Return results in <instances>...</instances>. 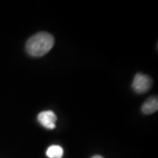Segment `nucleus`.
Wrapping results in <instances>:
<instances>
[{
  "mask_svg": "<svg viewBox=\"0 0 158 158\" xmlns=\"http://www.w3.org/2000/svg\"><path fill=\"white\" fill-rule=\"evenodd\" d=\"M55 44V38L47 32H40L30 37L27 41L26 48L30 56L40 57L48 53Z\"/></svg>",
  "mask_w": 158,
  "mask_h": 158,
  "instance_id": "obj_1",
  "label": "nucleus"
},
{
  "mask_svg": "<svg viewBox=\"0 0 158 158\" xmlns=\"http://www.w3.org/2000/svg\"><path fill=\"white\" fill-rule=\"evenodd\" d=\"M152 85V79L144 74H136L133 81V89L137 93H145L150 89Z\"/></svg>",
  "mask_w": 158,
  "mask_h": 158,
  "instance_id": "obj_2",
  "label": "nucleus"
},
{
  "mask_svg": "<svg viewBox=\"0 0 158 158\" xmlns=\"http://www.w3.org/2000/svg\"><path fill=\"white\" fill-rule=\"evenodd\" d=\"M38 121L41 126L48 129H54L56 128V122L57 117L56 113L53 111H44L38 114Z\"/></svg>",
  "mask_w": 158,
  "mask_h": 158,
  "instance_id": "obj_3",
  "label": "nucleus"
},
{
  "mask_svg": "<svg viewBox=\"0 0 158 158\" xmlns=\"http://www.w3.org/2000/svg\"><path fill=\"white\" fill-rule=\"evenodd\" d=\"M158 110V99L157 97H152L148 98L142 105L141 111L145 114H152Z\"/></svg>",
  "mask_w": 158,
  "mask_h": 158,
  "instance_id": "obj_4",
  "label": "nucleus"
},
{
  "mask_svg": "<svg viewBox=\"0 0 158 158\" xmlns=\"http://www.w3.org/2000/svg\"><path fill=\"white\" fill-rule=\"evenodd\" d=\"M63 148L59 145H52L47 149L46 155L48 158H62L63 156Z\"/></svg>",
  "mask_w": 158,
  "mask_h": 158,
  "instance_id": "obj_5",
  "label": "nucleus"
},
{
  "mask_svg": "<svg viewBox=\"0 0 158 158\" xmlns=\"http://www.w3.org/2000/svg\"><path fill=\"white\" fill-rule=\"evenodd\" d=\"M91 158H104L103 156H94L93 157Z\"/></svg>",
  "mask_w": 158,
  "mask_h": 158,
  "instance_id": "obj_6",
  "label": "nucleus"
}]
</instances>
